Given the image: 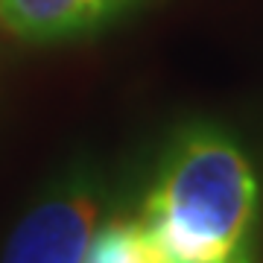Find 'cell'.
Wrapping results in <instances>:
<instances>
[{"label":"cell","mask_w":263,"mask_h":263,"mask_svg":"<svg viewBox=\"0 0 263 263\" xmlns=\"http://www.w3.org/2000/svg\"><path fill=\"white\" fill-rule=\"evenodd\" d=\"M260 187L226 132L179 135L143 202L141 226L161 263H254Z\"/></svg>","instance_id":"6da1fadb"},{"label":"cell","mask_w":263,"mask_h":263,"mask_svg":"<svg viewBox=\"0 0 263 263\" xmlns=\"http://www.w3.org/2000/svg\"><path fill=\"white\" fill-rule=\"evenodd\" d=\"M100 219V193L76 179L41 199L12 231L3 263H85Z\"/></svg>","instance_id":"7a4b0ae2"},{"label":"cell","mask_w":263,"mask_h":263,"mask_svg":"<svg viewBox=\"0 0 263 263\" xmlns=\"http://www.w3.org/2000/svg\"><path fill=\"white\" fill-rule=\"evenodd\" d=\"M135 0H0V24L24 41H62L105 27Z\"/></svg>","instance_id":"3957f363"},{"label":"cell","mask_w":263,"mask_h":263,"mask_svg":"<svg viewBox=\"0 0 263 263\" xmlns=\"http://www.w3.org/2000/svg\"><path fill=\"white\" fill-rule=\"evenodd\" d=\"M85 263H161L141 219H114L94 231Z\"/></svg>","instance_id":"277c9868"}]
</instances>
